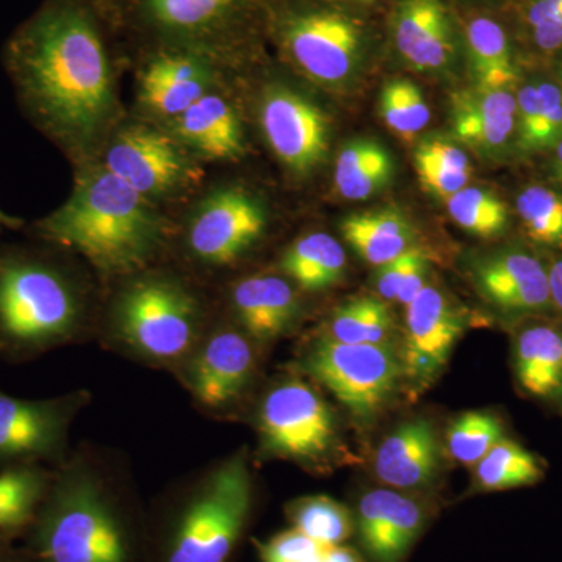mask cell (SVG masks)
<instances>
[{"mask_svg": "<svg viewBox=\"0 0 562 562\" xmlns=\"http://www.w3.org/2000/svg\"><path fill=\"white\" fill-rule=\"evenodd\" d=\"M5 65L33 122L69 149L90 146L116 116L109 52L76 0H47L7 43Z\"/></svg>", "mask_w": 562, "mask_h": 562, "instance_id": "cell-1", "label": "cell"}, {"mask_svg": "<svg viewBox=\"0 0 562 562\" xmlns=\"http://www.w3.org/2000/svg\"><path fill=\"white\" fill-rule=\"evenodd\" d=\"M35 232L106 273L138 271L165 235L149 201L103 166L81 176L68 201L36 222Z\"/></svg>", "mask_w": 562, "mask_h": 562, "instance_id": "cell-2", "label": "cell"}, {"mask_svg": "<svg viewBox=\"0 0 562 562\" xmlns=\"http://www.w3.org/2000/svg\"><path fill=\"white\" fill-rule=\"evenodd\" d=\"M35 552L43 562H133L131 531L98 479L69 472L41 509Z\"/></svg>", "mask_w": 562, "mask_h": 562, "instance_id": "cell-3", "label": "cell"}, {"mask_svg": "<svg viewBox=\"0 0 562 562\" xmlns=\"http://www.w3.org/2000/svg\"><path fill=\"white\" fill-rule=\"evenodd\" d=\"M254 505V484L243 453L217 465L173 522L161 562H228Z\"/></svg>", "mask_w": 562, "mask_h": 562, "instance_id": "cell-4", "label": "cell"}, {"mask_svg": "<svg viewBox=\"0 0 562 562\" xmlns=\"http://www.w3.org/2000/svg\"><path fill=\"white\" fill-rule=\"evenodd\" d=\"M273 24L284 57L316 83H350L371 54L372 35L366 22L338 5L295 3L284 7Z\"/></svg>", "mask_w": 562, "mask_h": 562, "instance_id": "cell-5", "label": "cell"}, {"mask_svg": "<svg viewBox=\"0 0 562 562\" xmlns=\"http://www.w3.org/2000/svg\"><path fill=\"white\" fill-rule=\"evenodd\" d=\"M80 319L72 284L40 258L0 260V336L18 347L50 346L68 338Z\"/></svg>", "mask_w": 562, "mask_h": 562, "instance_id": "cell-6", "label": "cell"}, {"mask_svg": "<svg viewBox=\"0 0 562 562\" xmlns=\"http://www.w3.org/2000/svg\"><path fill=\"white\" fill-rule=\"evenodd\" d=\"M122 339L150 360L183 357L198 339L199 306L171 280L143 279L121 295L116 306Z\"/></svg>", "mask_w": 562, "mask_h": 562, "instance_id": "cell-7", "label": "cell"}, {"mask_svg": "<svg viewBox=\"0 0 562 562\" xmlns=\"http://www.w3.org/2000/svg\"><path fill=\"white\" fill-rule=\"evenodd\" d=\"M303 368L358 419L382 412L403 379L401 357L387 344L322 338L306 353Z\"/></svg>", "mask_w": 562, "mask_h": 562, "instance_id": "cell-8", "label": "cell"}, {"mask_svg": "<svg viewBox=\"0 0 562 562\" xmlns=\"http://www.w3.org/2000/svg\"><path fill=\"white\" fill-rule=\"evenodd\" d=\"M262 449L297 462H321L336 442V422L328 403L301 380L273 387L258 414Z\"/></svg>", "mask_w": 562, "mask_h": 562, "instance_id": "cell-9", "label": "cell"}, {"mask_svg": "<svg viewBox=\"0 0 562 562\" xmlns=\"http://www.w3.org/2000/svg\"><path fill=\"white\" fill-rule=\"evenodd\" d=\"M103 168L143 198H165L198 183L202 169L187 147L168 133L133 125L114 136Z\"/></svg>", "mask_w": 562, "mask_h": 562, "instance_id": "cell-10", "label": "cell"}, {"mask_svg": "<svg viewBox=\"0 0 562 562\" xmlns=\"http://www.w3.org/2000/svg\"><path fill=\"white\" fill-rule=\"evenodd\" d=\"M390 35L398 57L417 72H453L464 57L462 22L447 0H395Z\"/></svg>", "mask_w": 562, "mask_h": 562, "instance_id": "cell-11", "label": "cell"}, {"mask_svg": "<svg viewBox=\"0 0 562 562\" xmlns=\"http://www.w3.org/2000/svg\"><path fill=\"white\" fill-rule=\"evenodd\" d=\"M464 313L441 288L427 284L406 306L403 376L416 387L435 382L465 330Z\"/></svg>", "mask_w": 562, "mask_h": 562, "instance_id": "cell-12", "label": "cell"}, {"mask_svg": "<svg viewBox=\"0 0 562 562\" xmlns=\"http://www.w3.org/2000/svg\"><path fill=\"white\" fill-rule=\"evenodd\" d=\"M266 211L250 192L227 188L211 194L192 216L188 246L198 260L227 266L261 238Z\"/></svg>", "mask_w": 562, "mask_h": 562, "instance_id": "cell-13", "label": "cell"}, {"mask_svg": "<svg viewBox=\"0 0 562 562\" xmlns=\"http://www.w3.org/2000/svg\"><path fill=\"white\" fill-rule=\"evenodd\" d=\"M260 116L269 146L291 172L306 176L319 168L330 149V121L324 110L290 88H272Z\"/></svg>", "mask_w": 562, "mask_h": 562, "instance_id": "cell-14", "label": "cell"}, {"mask_svg": "<svg viewBox=\"0 0 562 562\" xmlns=\"http://www.w3.org/2000/svg\"><path fill=\"white\" fill-rule=\"evenodd\" d=\"M249 0H132L144 29L166 46L211 52L228 35Z\"/></svg>", "mask_w": 562, "mask_h": 562, "instance_id": "cell-15", "label": "cell"}, {"mask_svg": "<svg viewBox=\"0 0 562 562\" xmlns=\"http://www.w3.org/2000/svg\"><path fill=\"white\" fill-rule=\"evenodd\" d=\"M353 519L369 562H405L427 528L430 509L402 492L373 490L361 495Z\"/></svg>", "mask_w": 562, "mask_h": 562, "instance_id": "cell-16", "label": "cell"}, {"mask_svg": "<svg viewBox=\"0 0 562 562\" xmlns=\"http://www.w3.org/2000/svg\"><path fill=\"white\" fill-rule=\"evenodd\" d=\"M213 76V63L206 52L165 46L140 69V102L151 113L176 120L210 92Z\"/></svg>", "mask_w": 562, "mask_h": 562, "instance_id": "cell-17", "label": "cell"}, {"mask_svg": "<svg viewBox=\"0 0 562 562\" xmlns=\"http://www.w3.org/2000/svg\"><path fill=\"white\" fill-rule=\"evenodd\" d=\"M475 277L484 297L502 312L531 316L553 306L549 268L531 251L492 254L479 262Z\"/></svg>", "mask_w": 562, "mask_h": 562, "instance_id": "cell-18", "label": "cell"}, {"mask_svg": "<svg viewBox=\"0 0 562 562\" xmlns=\"http://www.w3.org/2000/svg\"><path fill=\"white\" fill-rule=\"evenodd\" d=\"M254 368L255 353L249 339L238 331H217L192 361V392L203 405L221 408L241 394Z\"/></svg>", "mask_w": 562, "mask_h": 562, "instance_id": "cell-19", "label": "cell"}, {"mask_svg": "<svg viewBox=\"0 0 562 562\" xmlns=\"http://www.w3.org/2000/svg\"><path fill=\"white\" fill-rule=\"evenodd\" d=\"M441 465V446L430 422L414 419L395 428L376 450L375 473L397 490L430 486Z\"/></svg>", "mask_w": 562, "mask_h": 562, "instance_id": "cell-20", "label": "cell"}, {"mask_svg": "<svg viewBox=\"0 0 562 562\" xmlns=\"http://www.w3.org/2000/svg\"><path fill=\"white\" fill-rule=\"evenodd\" d=\"M72 409L0 394V461L50 453L60 446Z\"/></svg>", "mask_w": 562, "mask_h": 562, "instance_id": "cell-21", "label": "cell"}, {"mask_svg": "<svg viewBox=\"0 0 562 562\" xmlns=\"http://www.w3.org/2000/svg\"><path fill=\"white\" fill-rule=\"evenodd\" d=\"M454 135L479 150L501 151L516 135L517 101L509 90L462 91L452 105Z\"/></svg>", "mask_w": 562, "mask_h": 562, "instance_id": "cell-22", "label": "cell"}, {"mask_svg": "<svg viewBox=\"0 0 562 562\" xmlns=\"http://www.w3.org/2000/svg\"><path fill=\"white\" fill-rule=\"evenodd\" d=\"M172 124L173 136L206 160H238L244 154L241 122L221 95L206 92L172 120Z\"/></svg>", "mask_w": 562, "mask_h": 562, "instance_id": "cell-23", "label": "cell"}, {"mask_svg": "<svg viewBox=\"0 0 562 562\" xmlns=\"http://www.w3.org/2000/svg\"><path fill=\"white\" fill-rule=\"evenodd\" d=\"M514 375L530 397L562 406V328L532 322L517 331Z\"/></svg>", "mask_w": 562, "mask_h": 562, "instance_id": "cell-24", "label": "cell"}, {"mask_svg": "<svg viewBox=\"0 0 562 562\" xmlns=\"http://www.w3.org/2000/svg\"><path fill=\"white\" fill-rule=\"evenodd\" d=\"M232 302L244 331L257 341L279 338L297 316L295 292L280 277L257 276L239 281Z\"/></svg>", "mask_w": 562, "mask_h": 562, "instance_id": "cell-25", "label": "cell"}, {"mask_svg": "<svg viewBox=\"0 0 562 562\" xmlns=\"http://www.w3.org/2000/svg\"><path fill=\"white\" fill-rule=\"evenodd\" d=\"M464 57L476 87L512 90L519 79L512 36L491 14L473 13L462 24Z\"/></svg>", "mask_w": 562, "mask_h": 562, "instance_id": "cell-26", "label": "cell"}, {"mask_svg": "<svg viewBox=\"0 0 562 562\" xmlns=\"http://www.w3.org/2000/svg\"><path fill=\"white\" fill-rule=\"evenodd\" d=\"M517 147L524 154L553 149L562 139V92L557 81H531L516 95Z\"/></svg>", "mask_w": 562, "mask_h": 562, "instance_id": "cell-27", "label": "cell"}, {"mask_svg": "<svg viewBox=\"0 0 562 562\" xmlns=\"http://www.w3.org/2000/svg\"><path fill=\"white\" fill-rule=\"evenodd\" d=\"M341 232L351 249L376 268L412 249V225L395 211L351 214L342 221Z\"/></svg>", "mask_w": 562, "mask_h": 562, "instance_id": "cell-28", "label": "cell"}, {"mask_svg": "<svg viewBox=\"0 0 562 562\" xmlns=\"http://www.w3.org/2000/svg\"><path fill=\"white\" fill-rule=\"evenodd\" d=\"M280 266L302 290L324 291L342 280L347 258L344 247L333 236L316 232L292 244Z\"/></svg>", "mask_w": 562, "mask_h": 562, "instance_id": "cell-29", "label": "cell"}, {"mask_svg": "<svg viewBox=\"0 0 562 562\" xmlns=\"http://www.w3.org/2000/svg\"><path fill=\"white\" fill-rule=\"evenodd\" d=\"M394 162L390 151L372 139L351 140L335 165L336 191L347 201H366L390 183Z\"/></svg>", "mask_w": 562, "mask_h": 562, "instance_id": "cell-30", "label": "cell"}, {"mask_svg": "<svg viewBox=\"0 0 562 562\" xmlns=\"http://www.w3.org/2000/svg\"><path fill=\"white\" fill-rule=\"evenodd\" d=\"M414 165L424 190L446 201L464 190L472 176L465 151L452 140L435 136L417 146Z\"/></svg>", "mask_w": 562, "mask_h": 562, "instance_id": "cell-31", "label": "cell"}, {"mask_svg": "<svg viewBox=\"0 0 562 562\" xmlns=\"http://www.w3.org/2000/svg\"><path fill=\"white\" fill-rule=\"evenodd\" d=\"M476 487L484 492L519 490L539 483L541 461L519 442L503 438L476 464Z\"/></svg>", "mask_w": 562, "mask_h": 562, "instance_id": "cell-32", "label": "cell"}, {"mask_svg": "<svg viewBox=\"0 0 562 562\" xmlns=\"http://www.w3.org/2000/svg\"><path fill=\"white\" fill-rule=\"evenodd\" d=\"M286 516L295 530L321 547L342 546L355 532L353 513L328 495H308L286 506Z\"/></svg>", "mask_w": 562, "mask_h": 562, "instance_id": "cell-33", "label": "cell"}, {"mask_svg": "<svg viewBox=\"0 0 562 562\" xmlns=\"http://www.w3.org/2000/svg\"><path fill=\"white\" fill-rule=\"evenodd\" d=\"M392 325L386 302L364 295L335 310L325 338L344 344H387Z\"/></svg>", "mask_w": 562, "mask_h": 562, "instance_id": "cell-34", "label": "cell"}, {"mask_svg": "<svg viewBox=\"0 0 562 562\" xmlns=\"http://www.w3.org/2000/svg\"><path fill=\"white\" fill-rule=\"evenodd\" d=\"M447 211L462 231L494 238L508 227V206L494 192L482 188L465 187L452 198L447 199Z\"/></svg>", "mask_w": 562, "mask_h": 562, "instance_id": "cell-35", "label": "cell"}, {"mask_svg": "<svg viewBox=\"0 0 562 562\" xmlns=\"http://www.w3.org/2000/svg\"><path fill=\"white\" fill-rule=\"evenodd\" d=\"M43 473L13 468L0 473V530H20L31 524L44 497Z\"/></svg>", "mask_w": 562, "mask_h": 562, "instance_id": "cell-36", "label": "cell"}, {"mask_svg": "<svg viewBox=\"0 0 562 562\" xmlns=\"http://www.w3.org/2000/svg\"><path fill=\"white\" fill-rule=\"evenodd\" d=\"M380 114L384 124L398 138L412 140L430 122L431 111L424 94L413 81L391 80L380 95Z\"/></svg>", "mask_w": 562, "mask_h": 562, "instance_id": "cell-37", "label": "cell"}, {"mask_svg": "<svg viewBox=\"0 0 562 562\" xmlns=\"http://www.w3.org/2000/svg\"><path fill=\"white\" fill-rule=\"evenodd\" d=\"M517 214L525 233L542 246H562V194L532 184L517 198Z\"/></svg>", "mask_w": 562, "mask_h": 562, "instance_id": "cell-38", "label": "cell"}, {"mask_svg": "<svg viewBox=\"0 0 562 562\" xmlns=\"http://www.w3.org/2000/svg\"><path fill=\"white\" fill-rule=\"evenodd\" d=\"M505 438L502 420L495 414L472 412L462 414L447 432V449L453 460L476 465L492 447Z\"/></svg>", "mask_w": 562, "mask_h": 562, "instance_id": "cell-39", "label": "cell"}, {"mask_svg": "<svg viewBox=\"0 0 562 562\" xmlns=\"http://www.w3.org/2000/svg\"><path fill=\"white\" fill-rule=\"evenodd\" d=\"M520 21L539 54L562 50V0H525Z\"/></svg>", "mask_w": 562, "mask_h": 562, "instance_id": "cell-40", "label": "cell"}, {"mask_svg": "<svg viewBox=\"0 0 562 562\" xmlns=\"http://www.w3.org/2000/svg\"><path fill=\"white\" fill-rule=\"evenodd\" d=\"M257 552L261 562H319L324 547L291 528L257 542Z\"/></svg>", "mask_w": 562, "mask_h": 562, "instance_id": "cell-41", "label": "cell"}, {"mask_svg": "<svg viewBox=\"0 0 562 562\" xmlns=\"http://www.w3.org/2000/svg\"><path fill=\"white\" fill-rule=\"evenodd\" d=\"M416 254L417 249H409L401 257L380 266L375 286L384 302L397 301L398 291H401L403 280H405Z\"/></svg>", "mask_w": 562, "mask_h": 562, "instance_id": "cell-42", "label": "cell"}, {"mask_svg": "<svg viewBox=\"0 0 562 562\" xmlns=\"http://www.w3.org/2000/svg\"><path fill=\"white\" fill-rule=\"evenodd\" d=\"M427 272L428 258L420 250H417L416 257L409 266V271L403 280L401 291H398L397 302L408 306L416 299V295L427 286V283H425Z\"/></svg>", "mask_w": 562, "mask_h": 562, "instance_id": "cell-43", "label": "cell"}, {"mask_svg": "<svg viewBox=\"0 0 562 562\" xmlns=\"http://www.w3.org/2000/svg\"><path fill=\"white\" fill-rule=\"evenodd\" d=\"M549 283L553 308L562 314V255L550 265Z\"/></svg>", "mask_w": 562, "mask_h": 562, "instance_id": "cell-44", "label": "cell"}, {"mask_svg": "<svg viewBox=\"0 0 562 562\" xmlns=\"http://www.w3.org/2000/svg\"><path fill=\"white\" fill-rule=\"evenodd\" d=\"M319 562H362V558L357 550L350 549V547L335 546L324 549Z\"/></svg>", "mask_w": 562, "mask_h": 562, "instance_id": "cell-45", "label": "cell"}, {"mask_svg": "<svg viewBox=\"0 0 562 562\" xmlns=\"http://www.w3.org/2000/svg\"><path fill=\"white\" fill-rule=\"evenodd\" d=\"M552 176L562 187V139L553 147Z\"/></svg>", "mask_w": 562, "mask_h": 562, "instance_id": "cell-46", "label": "cell"}, {"mask_svg": "<svg viewBox=\"0 0 562 562\" xmlns=\"http://www.w3.org/2000/svg\"><path fill=\"white\" fill-rule=\"evenodd\" d=\"M22 221L16 217L10 216L5 211L0 209V228H20Z\"/></svg>", "mask_w": 562, "mask_h": 562, "instance_id": "cell-47", "label": "cell"}, {"mask_svg": "<svg viewBox=\"0 0 562 562\" xmlns=\"http://www.w3.org/2000/svg\"><path fill=\"white\" fill-rule=\"evenodd\" d=\"M342 2L357 3V5H373L379 0H342Z\"/></svg>", "mask_w": 562, "mask_h": 562, "instance_id": "cell-48", "label": "cell"}, {"mask_svg": "<svg viewBox=\"0 0 562 562\" xmlns=\"http://www.w3.org/2000/svg\"><path fill=\"white\" fill-rule=\"evenodd\" d=\"M557 83L560 85L561 92H562V57H561V61H560V68H558V81H557Z\"/></svg>", "mask_w": 562, "mask_h": 562, "instance_id": "cell-49", "label": "cell"}, {"mask_svg": "<svg viewBox=\"0 0 562 562\" xmlns=\"http://www.w3.org/2000/svg\"><path fill=\"white\" fill-rule=\"evenodd\" d=\"M464 2L483 3V2H495V0H464Z\"/></svg>", "mask_w": 562, "mask_h": 562, "instance_id": "cell-50", "label": "cell"}, {"mask_svg": "<svg viewBox=\"0 0 562 562\" xmlns=\"http://www.w3.org/2000/svg\"><path fill=\"white\" fill-rule=\"evenodd\" d=\"M0 562H10V561L5 560V558H3L2 554H0Z\"/></svg>", "mask_w": 562, "mask_h": 562, "instance_id": "cell-51", "label": "cell"}]
</instances>
